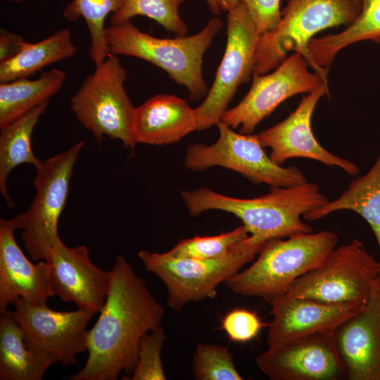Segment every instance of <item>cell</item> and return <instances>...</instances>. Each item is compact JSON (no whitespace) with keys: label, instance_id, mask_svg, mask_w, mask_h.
Listing matches in <instances>:
<instances>
[{"label":"cell","instance_id":"obj_32","mask_svg":"<svg viewBox=\"0 0 380 380\" xmlns=\"http://www.w3.org/2000/svg\"><path fill=\"white\" fill-rule=\"evenodd\" d=\"M268 327L255 312L245 308H234L222 317L221 328L228 338L236 343H246L256 338L261 329Z\"/></svg>","mask_w":380,"mask_h":380},{"label":"cell","instance_id":"obj_10","mask_svg":"<svg viewBox=\"0 0 380 380\" xmlns=\"http://www.w3.org/2000/svg\"><path fill=\"white\" fill-rule=\"evenodd\" d=\"M217 140L210 145L194 144L186 150L184 165L193 171L215 166L235 171L255 184L273 187L300 185L308 182L297 167L274 163L255 134L237 133L220 121Z\"/></svg>","mask_w":380,"mask_h":380},{"label":"cell","instance_id":"obj_27","mask_svg":"<svg viewBox=\"0 0 380 380\" xmlns=\"http://www.w3.org/2000/svg\"><path fill=\"white\" fill-rule=\"evenodd\" d=\"M125 0H72L65 8L63 15L68 21L82 18L90 34L89 55L95 67L101 65L109 56L106 37L105 21L109 14L119 11Z\"/></svg>","mask_w":380,"mask_h":380},{"label":"cell","instance_id":"obj_4","mask_svg":"<svg viewBox=\"0 0 380 380\" xmlns=\"http://www.w3.org/2000/svg\"><path fill=\"white\" fill-rule=\"evenodd\" d=\"M338 241L337 234L329 230L270 240L250 266L224 284L234 293L267 300L284 293L296 279L321 265Z\"/></svg>","mask_w":380,"mask_h":380},{"label":"cell","instance_id":"obj_14","mask_svg":"<svg viewBox=\"0 0 380 380\" xmlns=\"http://www.w3.org/2000/svg\"><path fill=\"white\" fill-rule=\"evenodd\" d=\"M260 371L272 380H338L344 369L334 333H315L268 346L255 358Z\"/></svg>","mask_w":380,"mask_h":380},{"label":"cell","instance_id":"obj_31","mask_svg":"<svg viewBox=\"0 0 380 380\" xmlns=\"http://www.w3.org/2000/svg\"><path fill=\"white\" fill-rule=\"evenodd\" d=\"M167 336L159 325L141 339L137 361L130 376L125 380H165L167 376L162 360V349Z\"/></svg>","mask_w":380,"mask_h":380},{"label":"cell","instance_id":"obj_23","mask_svg":"<svg viewBox=\"0 0 380 380\" xmlns=\"http://www.w3.org/2000/svg\"><path fill=\"white\" fill-rule=\"evenodd\" d=\"M339 210L353 211L363 217L373 231L380 251V153L369 170L353 179L338 198L303 217L312 222Z\"/></svg>","mask_w":380,"mask_h":380},{"label":"cell","instance_id":"obj_36","mask_svg":"<svg viewBox=\"0 0 380 380\" xmlns=\"http://www.w3.org/2000/svg\"><path fill=\"white\" fill-rule=\"evenodd\" d=\"M210 12L215 15L219 14L221 11L217 5L215 0H205Z\"/></svg>","mask_w":380,"mask_h":380},{"label":"cell","instance_id":"obj_37","mask_svg":"<svg viewBox=\"0 0 380 380\" xmlns=\"http://www.w3.org/2000/svg\"><path fill=\"white\" fill-rule=\"evenodd\" d=\"M6 1H10L16 2V3H21L27 0H6Z\"/></svg>","mask_w":380,"mask_h":380},{"label":"cell","instance_id":"obj_22","mask_svg":"<svg viewBox=\"0 0 380 380\" xmlns=\"http://www.w3.org/2000/svg\"><path fill=\"white\" fill-rule=\"evenodd\" d=\"M357 19L344 30L319 38H312L308 51L317 73L327 82L329 67L336 54L348 46L364 40L380 44V0H362Z\"/></svg>","mask_w":380,"mask_h":380},{"label":"cell","instance_id":"obj_11","mask_svg":"<svg viewBox=\"0 0 380 380\" xmlns=\"http://www.w3.org/2000/svg\"><path fill=\"white\" fill-rule=\"evenodd\" d=\"M226 49L212 87L195 112L197 130L217 125L228 110L238 87L253 75L260 39L245 5L240 2L227 11Z\"/></svg>","mask_w":380,"mask_h":380},{"label":"cell","instance_id":"obj_33","mask_svg":"<svg viewBox=\"0 0 380 380\" xmlns=\"http://www.w3.org/2000/svg\"><path fill=\"white\" fill-rule=\"evenodd\" d=\"M246 6L260 35L272 30L279 24L281 12L280 0H240Z\"/></svg>","mask_w":380,"mask_h":380},{"label":"cell","instance_id":"obj_8","mask_svg":"<svg viewBox=\"0 0 380 380\" xmlns=\"http://www.w3.org/2000/svg\"><path fill=\"white\" fill-rule=\"evenodd\" d=\"M80 141L37 167L34 198L30 208L15 217L30 256L46 260L59 238L58 225L65 208L74 165L84 146Z\"/></svg>","mask_w":380,"mask_h":380},{"label":"cell","instance_id":"obj_28","mask_svg":"<svg viewBox=\"0 0 380 380\" xmlns=\"http://www.w3.org/2000/svg\"><path fill=\"white\" fill-rule=\"evenodd\" d=\"M186 0H125L118 12L111 15L110 23L130 20L137 15L146 16L177 36H186L188 27L179 15Z\"/></svg>","mask_w":380,"mask_h":380},{"label":"cell","instance_id":"obj_19","mask_svg":"<svg viewBox=\"0 0 380 380\" xmlns=\"http://www.w3.org/2000/svg\"><path fill=\"white\" fill-rule=\"evenodd\" d=\"M15 217L0 219V312L7 310L17 298L32 303H46L53 296L46 261L32 263L15 238Z\"/></svg>","mask_w":380,"mask_h":380},{"label":"cell","instance_id":"obj_3","mask_svg":"<svg viewBox=\"0 0 380 380\" xmlns=\"http://www.w3.org/2000/svg\"><path fill=\"white\" fill-rule=\"evenodd\" d=\"M222 26V20L215 17L194 35L165 39L143 32L127 20L110 23L106 28V37L110 54L134 57L158 66L184 86L191 99L198 101L208 91L203 58Z\"/></svg>","mask_w":380,"mask_h":380},{"label":"cell","instance_id":"obj_35","mask_svg":"<svg viewBox=\"0 0 380 380\" xmlns=\"http://www.w3.org/2000/svg\"><path fill=\"white\" fill-rule=\"evenodd\" d=\"M215 2L221 11H228L235 7L240 0H215Z\"/></svg>","mask_w":380,"mask_h":380},{"label":"cell","instance_id":"obj_9","mask_svg":"<svg viewBox=\"0 0 380 380\" xmlns=\"http://www.w3.org/2000/svg\"><path fill=\"white\" fill-rule=\"evenodd\" d=\"M379 277L380 261L355 239L336 246L321 265L296 279L284 293L330 303H365Z\"/></svg>","mask_w":380,"mask_h":380},{"label":"cell","instance_id":"obj_15","mask_svg":"<svg viewBox=\"0 0 380 380\" xmlns=\"http://www.w3.org/2000/svg\"><path fill=\"white\" fill-rule=\"evenodd\" d=\"M328 94V85L322 83L304 96L286 119L255 134L264 148L270 149L269 156L274 163L281 165L290 158H305L339 167L350 175L359 172L355 163L325 149L312 132V113L319 99Z\"/></svg>","mask_w":380,"mask_h":380},{"label":"cell","instance_id":"obj_30","mask_svg":"<svg viewBox=\"0 0 380 380\" xmlns=\"http://www.w3.org/2000/svg\"><path fill=\"white\" fill-rule=\"evenodd\" d=\"M192 374L196 380H242L229 349L213 343H198L192 356Z\"/></svg>","mask_w":380,"mask_h":380},{"label":"cell","instance_id":"obj_16","mask_svg":"<svg viewBox=\"0 0 380 380\" xmlns=\"http://www.w3.org/2000/svg\"><path fill=\"white\" fill-rule=\"evenodd\" d=\"M46 261L53 296L80 309L101 311L110 289V271L96 267L85 246L68 247L59 237Z\"/></svg>","mask_w":380,"mask_h":380},{"label":"cell","instance_id":"obj_17","mask_svg":"<svg viewBox=\"0 0 380 380\" xmlns=\"http://www.w3.org/2000/svg\"><path fill=\"white\" fill-rule=\"evenodd\" d=\"M267 301L270 305L272 317L267 327L268 346L307 334L334 333L366 303H330L292 297L286 293L274 296Z\"/></svg>","mask_w":380,"mask_h":380},{"label":"cell","instance_id":"obj_13","mask_svg":"<svg viewBox=\"0 0 380 380\" xmlns=\"http://www.w3.org/2000/svg\"><path fill=\"white\" fill-rule=\"evenodd\" d=\"M13 304V315L32 348L51 355L63 366L77 364L78 355L87 350V324L94 312L57 311L46 303L34 304L21 298Z\"/></svg>","mask_w":380,"mask_h":380},{"label":"cell","instance_id":"obj_26","mask_svg":"<svg viewBox=\"0 0 380 380\" xmlns=\"http://www.w3.org/2000/svg\"><path fill=\"white\" fill-rule=\"evenodd\" d=\"M77 51L68 28L34 43L26 42L18 54L0 63V83L28 77L47 65L72 57Z\"/></svg>","mask_w":380,"mask_h":380},{"label":"cell","instance_id":"obj_7","mask_svg":"<svg viewBox=\"0 0 380 380\" xmlns=\"http://www.w3.org/2000/svg\"><path fill=\"white\" fill-rule=\"evenodd\" d=\"M127 72L117 56L109 54L88 75L70 99V108L99 144L104 136L134 149L132 123L135 107L125 88Z\"/></svg>","mask_w":380,"mask_h":380},{"label":"cell","instance_id":"obj_34","mask_svg":"<svg viewBox=\"0 0 380 380\" xmlns=\"http://www.w3.org/2000/svg\"><path fill=\"white\" fill-rule=\"evenodd\" d=\"M26 41L23 37L4 28L0 29V63L15 57Z\"/></svg>","mask_w":380,"mask_h":380},{"label":"cell","instance_id":"obj_18","mask_svg":"<svg viewBox=\"0 0 380 380\" xmlns=\"http://www.w3.org/2000/svg\"><path fill=\"white\" fill-rule=\"evenodd\" d=\"M337 353L349 380H380V277L363 308L334 332Z\"/></svg>","mask_w":380,"mask_h":380},{"label":"cell","instance_id":"obj_21","mask_svg":"<svg viewBox=\"0 0 380 380\" xmlns=\"http://www.w3.org/2000/svg\"><path fill=\"white\" fill-rule=\"evenodd\" d=\"M57 362L50 355L32 348L13 311L0 319V380H41Z\"/></svg>","mask_w":380,"mask_h":380},{"label":"cell","instance_id":"obj_25","mask_svg":"<svg viewBox=\"0 0 380 380\" xmlns=\"http://www.w3.org/2000/svg\"><path fill=\"white\" fill-rule=\"evenodd\" d=\"M49 103L44 102L0 129V191L10 207L13 205L6 187L10 172L22 164H30L37 168L42 163L33 152L32 135Z\"/></svg>","mask_w":380,"mask_h":380},{"label":"cell","instance_id":"obj_1","mask_svg":"<svg viewBox=\"0 0 380 380\" xmlns=\"http://www.w3.org/2000/svg\"><path fill=\"white\" fill-rule=\"evenodd\" d=\"M110 289L103 308L89 329L88 357L70 380H116L131 374L143 337L161 325L165 307L122 255L110 270Z\"/></svg>","mask_w":380,"mask_h":380},{"label":"cell","instance_id":"obj_20","mask_svg":"<svg viewBox=\"0 0 380 380\" xmlns=\"http://www.w3.org/2000/svg\"><path fill=\"white\" fill-rule=\"evenodd\" d=\"M195 130V108L176 96L160 94L134 108L132 135L135 145L170 144Z\"/></svg>","mask_w":380,"mask_h":380},{"label":"cell","instance_id":"obj_12","mask_svg":"<svg viewBox=\"0 0 380 380\" xmlns=\"http://www.w3.org/2000/svg\"><path fill=\"white\" fill-rule=\"evenodd\" d=\"M308 61L293 52L268 75L253 76L250 90L234 107L228 109L221 121L242 134H251L257 125L284 101L301 93H310L322 83L316 72H311Z\"/></svg>","mask_w":380,"mask_h":380},{"label":"cell","instance_id":"obj_29","mask_svg":"<svg viewBox=\"0 0 380 380\" xmlns=\"http://www.w3.org/2000/svg\"><path fill=\"white\" fill-rule=\"evenodd\" d=\"M249 234L243 224L215 236H195L183 239L166 253L175 258L211 259L228 253Z\"/></svg>","mask_w":380,"mask_h":380},{"label":"cell","instance_id":"obj_6","mask_svg":"<svg viewBox=\"0 0 380 380\" xmlns=\"http://www.w3.org/2000/svg\"><path fill=\"white\" fill-rule=\"evenodd\" d=\"M362 5V0H288L277 27L260 36L253 75L276 68L291 51L301 54L317 72L308 51L310 41L327 28L350 25Z\"/></svg>","mask_w":380,"mask_h":380},{"label":"cell","instance_id":"obj_2","mask_svg":"<svg viewBox=\"0 0 380 380\" xmlns=\"http://www.w3.org/2000/svg\"><path fill=\"white\" fill-rule=\"evenodd\" d=\"M181 197L189 213L198 216L218 210L239 218L249 235L262 242L312 232L301 217L329 202L313 182L286 187H273L262 196L239 198L221 194L208 188L182 191Z\"/></svg>","mask_w":380,"mask_h":380},{"label":"cell","instance_id":"obj_5","mask_svg":"<svg viewBox=\"0 0 380 380\" xmlns=\"http://www.w3.org/2000/svg\"><path fill=\"white\" fill-rule=\"evenodd\" d=\"M265 243L249 235L226 254L211 259L175 258L146 250L137 255L144 268L164 284L167 306L180 311L191 302L214 298L218 286L250 262Z\"/></svg>","mask_w":380,"mask_h":380},{"label":"cell","instance_id":"obj_24","mask_svg":"<svg viewBox=\"0 0 380 380\" xmlns=\"http://www.w3.org/2000/svg\"><path fill=\"white\" fill-rule=\"evenodd\" d=\"M65 72L58 68L44 72L37 79L28 77L0 83V129L56 94Z\"/></svg>","mask_w":380,"mask_h":380}]
</instances>
